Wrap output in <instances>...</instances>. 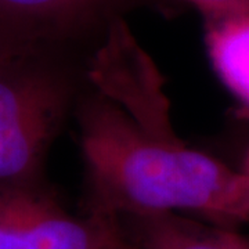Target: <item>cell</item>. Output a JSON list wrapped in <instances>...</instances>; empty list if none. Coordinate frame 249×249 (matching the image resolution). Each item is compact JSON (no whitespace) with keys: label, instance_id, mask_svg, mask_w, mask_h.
<instances>
[{"label":"cell","instance_id":"obj_2","mask_svg":"<svg viewBox=\"0 0 249 249\" xmlns=\"http://www.w3.org/2000/svg\"><path fill=\"white\" fill-rule=\"evenodd\" d=\"M91 55L0 49V184L45 181L54 142L89 85Z\"/></svg>","mask_w":249,"mask_h":249},{"label":"cell","instance_id":"obj_5","mask_svg":"<svg viewBox=\"0 0 249 249\" xmlns=\"http://www.w3.org/2000/svg\"><path fill=\"white\" fill-rule=\"evenodd\" d=\"M118 220L134 249H247L249 242L224 226L212 227L178 213L124 216Z\"/></svg>","mask_w":249,"mask_h":249},{"label":"cell","instance_id":"obj_7","mask_svg":"<svg viewBox=\"0 0 249 249\" xmlns=\"http://www.w3.org/2000/svg\"><path fill=\"white\" fill-rule=\"evenodd\" d=\"M198 9L204 17L242 13L249 14V0H178Z\"/></svg>","mask_w":249,"mask_h":249},{"label":"cell","instance_id":"obj_1","mask_svg":"<svg viewBox=\"0 0 249 249\" xmlns=\"http://www.w3.org/2000/svg\"><path fill=\"white\" fill-rule=\"evenodd\" d=\"M75 116L86 213L190 212L219 226L249 220L248 176L178 139L163 93L115 96L89 79Z\"/></svg>","mask_w":249,"mask_h":249},{"label":"cell","instance_id":"obj_6","mask_svg":"<svg viewBox=\"0 0 249 249\" xmlns=\"http://www.w3.org/2000/svg\"><path fill=\"white\" fill-rule=\"evenodd\" d=\"M205 19V40L223 85L249 109V14L232 13Z\"/></svg>","mask_w":249,"mask_h":249},{"label":"cell","instance_id":"obj_8","mask_svg":"<svg viewBox=\"0 0 249 249\" xmlns=\"http://www.w3.org/2000/svg\"><path fill=\"white\" fill-rule=\"evenodd\" d=\"M100 249H134L133 245L127 241L126 238V235H124V237H121L119 240L114 241V242H111V244H108L106 247H103V248Z\"/></svg>","mask_w":249,"mask_h":249},{"label":"cell","instance_id":"obj_9","mask_svg":"<svg viewBox=\"0 0 249 249\" xmlns=\"http://www.w3.org/2000/svg\"><path fill=\"white\" fill-rule=\"evenodd\" d=\"M247 176L249 178V148L247 150V152H245V155H244V160H242V165H241L240 168Z\"/></svg>","mask_w":249,"mask_h":249},{"label":"cell","instance_id":"obj_3","mask_svg":"<svg viewBox=\"0 0 249 249\" xmlns=\"http://www.w3.org/2000/svg\"><path fill=\"white\" fill-rule=\"evenodd\" d=\"M178 0H0V49L55 47L93 55L126 16H175Z\"/></svg>","mask_w":249,"mask_h":249},{"label":"cell","instance_id":"obj_10","mask_svg":"<svg viewBox=\"0 0 249 249\" xmlns=\"http://www.w3.org/2000/svg\"><path fill=\"white\" fill-rule=\"evenodd\" d=\"M247 249H249V242H248V247H247Z\"/></svg>","mask_w":249,"mask_h":249},{"label":"cell","instance_id":"obj_4","mask_svg":"<svg viewBox=\"0 0 249 249\" xmlns=\"http://www.w3.org/2000/svg\"><path fill=\"white\" fill-rule=\"evenodd\" d=\"M121 237L118 219L68 212L46 180L0 184V249H100Z\"/></svg>","mask_w":249,"mask_h":249}]
</instances>
